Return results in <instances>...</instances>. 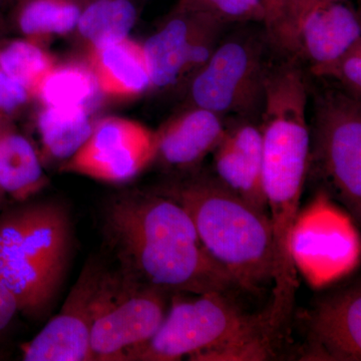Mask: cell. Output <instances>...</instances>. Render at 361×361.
Listing matches in <instances>:
<instances>
[{
    "mask_svg": "<svg viewBox=\"0 0 361 361\" xmlns=\"http://www.w3.org/2000/svg\"><path fill=\"white\" fill-rule=\"evenodd\" d=\"M0 215V280L26 317L51 310L70 267L73 223L65 203L23 202Z\"/></svg>",
    "mask_w": 361,
    "mask_h": 361,
    "instance_id": "cell-3",
    "label": "cell"
},
{
    "mask_svg": "<svg viewBox=\"0 0 361 361\" xmlns=\"http://www.w3.org/2000/svg\"><path fill=\"white\" fill-rule=\"evenodd\" d=\"M300 360H361L360 280L316 297L303 317Z\"/></svg>",
    "mask_w": 361,
    "mask_h": 361,
    "instance_id": "cell-10",
    "label": "cell"
},
{
    "mask_svg": "<svg viewBox=\"0 0 361 361\" xmlns=\"http://www.w3.org/2000/svg\"><path fill=\"white\" fill-rule=\"evenodd\" d=\"M18 313L20 306L16 296L0 280V341L11 329Z\"/></svg>",
    "mask_w": 361,
    "mask_h": 361,
    "instance_id": "cell-26",
    "label": "cell"
},
{
    "mask_svg": "<svg viewBox=\"0 0 361 361\" xmlns=\"http://www.w3.org/2000/svg\"><path fill=\"white\" fill-rule=\"evenodd\" d=\"M102 232L116 268L166 293L236 292L238 284L202 245L186 210L160 190H127L104 204Z\"/></svg>",
    "mask_w": 361,
    "mask_h": 361,
    "instance_id": "cell-1",
    "label": "cell"
},
{
    "mask_svg": "<svg viewBox=\"0 0 361 361\" xmlns=\"http://www.w3.org/2000/svg\"><path fill=\"white\" fill-rule=\"evenodd\" d=\"M233 292H211L196 297L175 294L160 329L128 361H176L196 356L228 342L268 334L267 311L255 314L233 299Z\"/></svg>",
    "mask_w": 361,
    "mask_h": 361,
    "instance_id": "cell-4",
    "label": "cell"
},
{
    "mask_svg": "<svg viewBox=\"0 0 361 361\" xmlns=\"http://www.w3.org/2000/svg\"><path fill=\"white\" fill-rule=\"evenodd\" d=\"M158 190L186 210L207 253L232 275L240 290L259 293L272 285L274 251L267 214L199 169Z\"/></svg>",
    "mask_w": 361,
    "mask_h": 361,
    "instance_id": "cell-2",
    "label": "cell"
},
{
    "mask_svg": "<svg viewBox=\"0 0 361 361\" xmlns=\"http://www.w3.org/2000/svg\"><path fill=\"white\" fill-rule=\"evenodd\" d=\"M207 16L174 7L163 25L142 45L151 89L185 85L192 39Z\"/></svg>",
    "mask_w": 361,
    "mask_h": 361,
    "instance_id": "cell-14",
    "label": "cell"
},
{
    "mask_svg": "<svg viewBox=\"0 0 361 361\" xmlns=\"http://www.w3.org/2000/svg\"><path fill=\"white\" fill-rule=\"evenodd\" d=\"M224 116L206 109L188 106L171 118L160 130L156 160L179 172H194L217 148L227 126Z\"/></svg>",
    "mask_w": 361,
    "mask_h": 361,
    "instance_id": "cell-13",
    "label": "cell"
},
{
    "mask_svg": "<svg viewBox=\"0 0 361 361\" xmlns=\"http://www.w3.org/2000/svg\"><path fill=\"white\" fill-rule=\"evenodd\" d=\"M89 68L99 90L116 99H135L151 89L142 45L129 37L92 47Z\"/></svg>",
    "mask_w": 361,
    "mask_h": 361,
    "instance_id": "cell-15",
    "label": "cell"
},
{
    "mask_svg": "<svg viewBox=\"0 0 361 361\" xmlns=\"http://www.w3.org/2000/svg\"><path fill=\"white\" fill-rule=\"evenodd\" d=\"M214 153V175L233 193L267 214L263 187V140L260 126L244 121L226 129Z\"/></svg>",
    "mask_w": 361,
    "mask_h": 361,
    "instance_id": "cell-12",
    "label": "cell"
},
{
    "mask_svg": "<svg viewBox=\"0 0 361 361\" xmlns=\"http://www.w3.org/2000/svg\"><path fill=\"white\" fill-rule=\"evenodd\" d=\"M311 75L330 78L341 85L343 92L361 99V39L351 45L336 59L310 66Z\"/></svg>",
    "mask_w": 361,
    "mask_h": 361,
    "instance_id": "cell-23",
    "label": "cell"
},
{
    "mask_svg": "<svg viewBox=\"0 0 361 361\" xmlns=\"http://www.w3.org/2000/svg\"><path fill=\"white\" fill-rule=\"evenodd\" d=\"M2 32H4V25H2V18L1 16H0V45L4 42V35H2Z\"/></svg>",
    "mask_w": 361,
    "mask_h": 361,
    "instance_id": "cell-28",
    "label": "cell"
},
{
    "mask_svg": "<svg viewBox=\"0 0 361 361\" xmlns=\"http://www.w3.org/2000/svg\"><path fill=\"white\" fill-rule=\"evenodd\" d=\"M266 11L264 28L271 47L285 54L288 27V0H263Z\"/></svg>",
    "mask_w": 361,
    "mask_h": 361,
    "instance_id": "cell-24",
    "label": "cell"
},
{
    "mask_svg": "<svg viewBox=\"0 0 361 361\" xmlns=\"http://www.w3.org/2000/svg\"><path fill=\"white\" fill-rule=\"evenodd\" d=\"M49 184L30 140L0 116V190L18 203L30 201Z\"/></svg>",
    "mask_w": 361,
    "mask_h": 361,
    "instance_id": "cell-16",
    "label": "cell"
},
{
    "mask_svg": "<svg viewBox=\"0 0 361 361\" xmlns=\"http://www.w3.org/2000/svg\"><path fill=\"white\" fill-rule=\"evenodd\" d=\"M96 78L89 68L78 65L54 66L35 96L45 106H85L96 96Z\"/></svg>",
    "mask_w": 361,
    "mask_h": 361,
    "instance_id": "cell-20",
    "label": "cell"
},
{
    "mask_svg": "<svg viewBox=\"0 0 361 361\" xmlns=\"http://www.w3.org/2000/svg\"><path fill=\"white\" fill-rule=\"evenodd\" d=\"M320 180L355 222L361 220V99L343 90L314 97L308 176Z\"/></svg>",
    "mask_w": 361,
    "mask_h": 361,
    "instance_id": "cell-6",
    "label": "cell"
},
{
    "mask_svg": "<svg viewBox=\"0 0 361 361\" xmlns=\"http://www.w3.org/2000/svg\"><path fill=\"white\" fill-rule=\"evenodd\" d=\"M44 155L63 163L89 139L94 125L85 106H47L37 118Z\"/></svg>",
    "mask_w": 361,
    "mask_h": 361,
    "instance_id": "cell-17",
    "label": "cell"
},
{
    "mask_svg": "<svg viewBox=\"0 0 361 361\" xmlns=\"http://www.w3.org/2000/svg\"><path fill=\"white\" fill-rule=\"evenodd\" d=\"M360 39V13L349 0L289 1L286 58L320 65Z\"/></svg>",
    "mask_w": 361,
    "mask_h": 361,
    "instance_id": "cell-9",
    "label": "cell"
},
{
    "mask_svg": "<svg viewBox=\"0 0 361 361\" xmlns=\"http://www.w3.org/2000/svg\"><path fill=\"white\" fill-rule=\"evenodd\" d=\"M9 1H11V0H0V11H1L4 7H6Z\"/></svg>",
    "mask_w": 361,
    "mask_h": 361,
    "instance_id": "cell-29",
    "label": "cell"
},
{
    "mask_svg": "<svg viewBox=\"0 0 361 361\" xmlns=\"http://www.w3.org/2000/svg\"><path fill=\"white\" fill-rule=\"evenodd\" d=\"M175 7L204 14L223 25H264L266 20L263 0H179Z\"/></svg>",
    "mask_w": 361,
    "mask_h": 361,
    "instance_id": "cell-22",
    "label": "cell"
},
{
    "mask_svg": "<svg viewBox=\"0 0 361 361\" xmlns=\"http://www.w3.org/2000/svg\"><path fill=\"white\" fill-rule=\"evenodd\" d=\"M265 28L240 30L218 44L212 56L187 85L189 106L244 118L261 115L271 66Z\"/></svg>",
    "mask_w": 361,
    "mask_h": 361,
    "instance_id": "cell-5",
    "label": "cell"
},
{
    "mask_svg": "<svg viewBox=\"0 0 361 361\" xmlns=\"http://www.w3.org/2000/svg\"><path fill=\"white\" fill-rule=\"evenodd\" d=\"M0 63L7 75L25 85L32 96L56 66L49 54L28 42H14L0 51Z\"/></svg>",
    "mask_w": 361,
    "mask_h": 361,
    "instance_id": "cell-21",
    "label": "cell"
},
{
    "mask_svg": "<svg viewBox=\"0 0 361 361\" xmlns=\"http://www.w3.org/2000/svg\"><path fill=\"white\" fill-rule=\"evenodd\" d=\"M158 135L142 123L111 116L92 134L61 170L106 183H125L155 161Z\"/></svg>",
    "mask_w": 361,
    "mask_h": 361,
    "instance_id": "cell-8",
    "label": "cell"
},
{
    "mask_svg": "<svg viewBox=\"0 0 361 361\" xmlns=\"http://www.w3.org/2000/svg\"><path fill=\"white\" fill-rule=\"evenodd\" d=\"M6 200V196L4 194V192L0 190V210H1L2 207L4 205V202Z\"/></svg>",
    "mask_w": 361,
    "mask_h": 361,
    "instance_id": "cell-27",
    "label": "cell"
},
{
    "mask_svg": "<svg viewBox=\"0 0 361 361\" xmlns=\"http://www.w3.org/2000/svg\"><path fill=\"white\" fill-rule=\"evenodd\" d=\"M84 0H11L20 32L30 37L63 35L77 28Z\"/></svg>",
    "mask_w": 361,
    "mask_h": 361,
    "instance_id": "cell-19",
    "label": "cell"
},
{
    "mask_svg": "<svg viewBox=\"0 0 361 361\" xmlns=\"http://www.w3.org/2000/svg\"><path fill=\"white\" fill-rule=\"evenodd\" d=\"M288 2H289V0H288Z\"/></svg>",
    "mask_w": 361,
    "mask_h": 361,
    "instance_id": "cell-30",
    "label": "cell"
},
{
    "mask_svg": "<svg viewBox=\"0 0 361 361\" xmlns=\"http://www.w3.org/2000/svg\"><path fill=\"white\" fill-rule=\"evenodd\" d=\"M167 296L106 266L90 330L92 360H129L160 329L169 308Z\"/></svg>",
    "mask_w": 361,
    "mask_h": 361,
    "instance_id": "cell-7",
    "label": "cell"
},
{
    "mask_svg": "<svg viewBox=\"0 0 361 361\" xmlns=\"http://www.w3.org/2000/svg\"><path fill=\"white\" fill-rule=\"evenodd\" d=\"M104 268L101 261L87 263L59 314L23 346V360H92L90 330Z\"/></svg>",
    "mask_w": 361,
    "mask_h": 361,
    "instance_id": "cell-11",
    "label": "cell"
},
{
    "mask_svg": "<svg viewBox=\"0 0 361 361\" xmlns=\"http://www.w3.org/2000/svg\"><path fill=\"white\" fill-rule=\"evenodd\" d=\"M148 0H84L78 32L92 47L127 39Z\"/></svg>",
    "mask_w": 361,
    "mask_h": 361,
    "instance_id": "cell-18",
    "label": "cell"
},
{
    "mask_svg": "<svg viewBox=\"0 0 361 361\" xmlns=\"http://www.w3.org/2000/svg\"><path fill=\"white\" fill-rule=\"evenodd\" d=\"M30 94L25 85L0 73V116L25 104Z\"/></svg>",
    "mask_w": 361,
    "mask_h": 361,
    "instance_id": "cell-25",
    "label": "cell"
}]
</instances>
